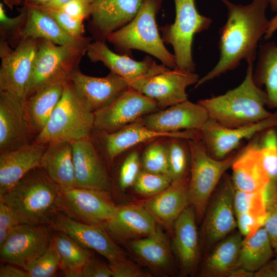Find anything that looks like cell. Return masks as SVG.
<instances>
[{
  "instance_id": "obj_1",
  "label": "cell",
  "mask_w": 277,
  "mask_h": 277,
  "mask_svg": "<svg viewBox=\"0 0 277 277\" xmlns=\"http://www.w3.org/2000/svg\"><path fill=\"white\" fill-rule=\"evenodd\" d=\"M221 1L227 8V19L219 31L220 58L215 66L199 79L195 88L234 69L243 60L253 63L258 43L269 26L266 16L268 0H252L247 5Z\"/></svg>"
},
{
  "instance_id": "obj_2",
  "label": "cell",
  "mask_w": 277,
  "mask_h": 277,
  "mask_svg": "<svg viewBox=\"0 0 277 277\" xmlns=\"http://www.w3.org/2000/svg\"><path fill=\"white\" fill-rule=\"evenodd\" d=\"M59 187L40 167L25 175L4 194L0 201L20 224L51 225L58 213Z\"/></svg>"
},
{
  "instance_id": "obj_3",
  "label": "cell",
  "mask_w": 277,
  "mask_h": 277,
  "mask_svg": "<svg viewBox=\"0 0 277 277\" xmlns=\"http://www.w3.org/2000/svg\"><path fill=\"white\" fill-rule=\"evenodd\" d=\"M247 64L245 77L238 87L224 94L197 102L205 109L209 118L223 126H244L264 120L272 114L265 108L267 98L265 90L254 82L253 63Z\"/></svg>"
},
{
  "instance_id": "obj_4",
  "label": "cell",
  "mask_w": 277,
  "mask_h": 277,
  "mask_svg": "<svg viewBox=\"0 0 277 277\" xmlns=\"http://www.w3.org/2000/svg\"><path fill=\"white\" fill-rule=\"evenodd\" d=\"M162 2L163 0H143L132 20L110 34L107 41L120 54L129 56L132 50H138L155 57L162 64L173 69L176 67L174 55L166 48L156 22Z\"/></svg>"
},
{
  "instance_id": "obj_5",
  "label": "cell",
  "mask_w": 277,
  "mask_h": 277,
  "mask_svg": "<svg viewBox=\"0 0 277 277\" xmlns=\"http://www.w3.org/2000/svg\"><path fill=\"white\" fill-rule=\"evenodd\" d=\"M93 130L94 113L82 103L69 80L59 103L34 142L46 145L56 141L72 142L90 137Z\"/></svg>"
},
{
  "instance_id": "obj_6",
  "label": "cell",
  "mask_w": 277,
  "mask_h": 277,
  "mask_svg": "<svg viewBox=\"0 0 277 277\" xmlns=\"http://www.w3.org/2000/svg\"><path fill=\"white\" fill-rule=\"evenodd\" d=\"M190 168L188 187L190 205L197 223L201 222L209 200L226 171L231 168L238 151L223 160L210 156L200 140H188Z\"/></svg>"
},
{
  "instance_id": "obj_7",
  "label": "cell",
  "mask_w": 277,
  "mask_h": 277,
  "mask_svg": "<svg viewBox=\"0 0 277 277\" xmlns=\"http://www.w3.org/2000/svg\"><path fill=\"white\" fill-rule=\"evenodd\" d=\"M173 1L174 21L160 28L161 37L165 44L171 45L173 49L175 69L194 72L195 64L192 53L193 36L208 29L212 19L199 12L195 0Z\"/></svg>"
},
{
  "instance_id": "obj_8",
  "label": "cell",
  "mask_w": 277,
  "mask_h": 277,
  "mask_svg": "<svg viewBox=\"0 0 277 277\" xmlns=\"http://www.w3.org/2000/svg\"><path fill=\"white\" fill-rule=\"evenodd\" d=\"M87 47L58 45L48 40L38 39V50L26 99L51 84L69 81L78 68Z\"/></svg>"
},
{
  "instance_id": "obj_9",
  "label": "cell",
  "mask_w": 277,
  "mask_h": 277,
  "mask_svg": "<svg viewBox=\"0 0 277 277\" xmlns=\"http://www.w3.org/2000/svg\"><path fill=\"white\" fill-rule=\"evenodd\" d=\"M58 212L86 224L103 225L117 208L109 191L75 187L61 191L56 202Z\"/></svg>"
},
{
  "instance_id": "obj_10",
  "label": "cell",
  "mask_w": 277,
  "mask_h": 277,
  "mask_svg": "<svg viewBox=\"0 0 277 277\" xmlns=\"http://www.w3.org/2000/svg\"><path fill=\"white\" fill-rule=\"evenodd\" d=\"M37 50L38 39H21L12 49L6 39L1 38L0 91L26 100Z\"/></svg>"
},
{
  "instance_id": "obj_11",
  "label": "cell",
  "mask_w": 277,
  "mask_h": 277,
  "mask_svg": "<svg viewBox=\"0 0 277 277\" xmlns=\"http://www.w3.org/2000/svg\"><path fill=\"white\" fill-rule=\"evenodd\" d=\"M54 232L51 225L18 224L0 246L1 260L27 271L49 248Z\"/></svg>"
},
{
  "instance_id": "obj_12",
  "label": "cell",
  "mask_w": 277,
  "mask_h": 277,
  "mask_svg": "<svg viewBox=\"0 0 277 277\" xmlns=\"http://www.w3.org/2000/svg\"><path fill=\"white\" fill-rule=\"evenodd\" d=\"M234 191L231 177L225 173L209 200L202 220L203 239L206 248L209 251L237 228Z\"/></svg>"
},
{
  "instance_id": "obj_13",
  "label": "cell",
  "mask_w": 277,
  "mask_h": 277,
  "mask_svg": "<svg viewBox=\"0 0 277 277\" xmlns=\"http://www.w3.org/2000/svg\"><path fill=\"white\" fill-rule=\"evenodd\" d=\"M199 80V75L194 72L168 68L130 82L129 86L154 100L159 108L165 109L187 100L186 88Z\"/></svg>"
},
{
  "instance_id": "obj_14",
  "label": "cell",
  "mask_w": 277,
  "mask_h": 277,
  "mask_svg": "<svg viewBox=\"0 0 277 277\" xmlns=\"http://www.w3.org/2000/svg\"><path fill=\"white\" fill-rule=\"evenodd\" d=\"M274 126H277V111L259 122L235 128L223 126L209 118L197 132L199 140L209 154L223 160L234 152L244 140H250L263 130Z\"/></svg>"
},
{
  "instance_id": "obj_15",
  "label": "cell",
  "mask_w": 277,
  "mask_h": 277,
  "mask_svg": "<svg viewBox=\"0 0 277 277\" xmlns=\"http://www.w3.org/2000/svg\"><path fill=\"white\" fill-rule=\"evenodd\" d=\"M158 108L154 100L129 87L109 105L94 112V129L102 132L117 130Z\"/></svg>"
},
{
  "instance_id": "obj_16",
  "label": "cell",
  "mask_w": 277,
  "mask_h": 277,
  "mask_svg": "<svg viewBox=\"0 0 277 277\" xmlns=\"http://www.w3.org/2000/svg\"><path fill=\"white\" fill-rule=\"evenodd\" d=\"M35 137L25 100L11 92L0 91V152L31 144Z\"/></svg>"
},
{
  "instance_id": "obj_17",
  "label": "cell",
  "mask_w": 277,
  "mask_h": 277,
  "mask_svg": "<svg viewBox=\"0 0 277 277\" xmlns=\"http://www.w3.org/2000/svg\"><path fill=\"white\" fill-rule=\"evenodd\" d=\"M69 81L82 103L93 113L109 105L129 88L127 81L111 72L104 77H94L77 68L71 73Z\"/></svg>"
},
{
  "instance_id": "obj_18",
  "label": "cell",
  "mask_w": 277,
  "mask_h": 277,
  "mask_svg": "<svg viewBox=\"0 0 277 277\" xmlns=\"http://www.w3.org/2000/svg\"><path fill=\"white\" fill-rule=\"evenodd\" d=\"M86 54L91 62H102L111 72L128 83L168 69L163 64H157L149 56L145 57L142 61H137L129 55L116 53L110 50L104 41L91 42L88 46Z\"/></svg>"
},
{
  "instance_id": "obj_19",
  "label": "cell",
  "mask_w": 277,
  "mask_h": 277,
  "mask_svg": "<svg viewBox=\"0 0 277 277\" xmlns=\"http://www.w3.org/2000/svg\"><path fill=\"white\" fill-rule=\"evenodd\" d=\"M51 226L54 231L67 234L82 247L96 251L109 262L124 256L103 225L80 222L58 212Z\"/></svg>"
},
{
  "instance_id": "obj_20",
  "label": "cell",
  "mask_w": 277,
  "mask_h": 277,
  "mask_svg": "<svg viewBox=\"0 0 277 277\" xmlns=\"http://www.w3.org/2000/svg\"><path fill=\"white\" fill-rule=\"evenodd\" d=\"M143 0H93L90 31L95 41L107 37L126 26L137 13Z\"/></svg>"
},
{
  "instance_id": "obj_21",
  "label": "cell",
  "mask_w": 277,
  "mask_h": 277,
  "mask_svg": "<svg viewBox=\"0 0 277 277\" xmlns=\"http://www.w3.org/2000/svg\"><path fill=\"white\" fill-rule=\"evenodd\" d=\"M71 144L75 187L109 192L108 173L90 137Z\"/></svg>"
},
{
  "instance_id": "obj_22",
  "label": "cell",
  "mask_w": 277,
  "mask_h": 277,
  "mask_svg": "<svg viewBox=\"0 0 277 277\" xmlns=\"http://www.w3.org/2000/svg\"><path fill=\"white\" fill-rule=\"evenodd\" d=\"M209 118L200 104L188 100L148 114L142 122L148 128L160 132H175L200 130Z\"/></svg>"
},
{
  "instance_id": "obj_23",
  "label": "cell",
  "mask_w": 277,
  "mask_h": 277,
  "mask_svg": "<svg viewBox=\"0 0 277 277\" xmlns=\"http://www.w3.org/2000/svg\"><path fill=\"white\" fill-rule=\"evenodd\" d=\"M102 142L107 158L113 161L120 154L134 146L160 137L196 140V130L163 132L146 127L140 119L117 130L103 132Z\"/></svg>"
},
{
  "instance_id": "obj_24",
  "label": "cell",
  "mask_w": 277,
  "mask_h": 277,
  "mask_svg": "<svg viewBox=\"0 0 277 277\" xmlns=\"http://www.w3.org/2000/svg\"><path fill=\"white\" fill-rule=\"evenodd\" d=\"M189 182V176L172 181L166 189L143 205L157 224L172 233L175 222L190 205Z\"/></svg>"
},
{
  "instance_id": "obj_25",
  "label": "cell",
  "mask_w": 277,
  "mask_h": 277,
  "mask_svg": "<svg viewBox=\"0 0 277 277\" xmlns=\"http://www.w3.org/2000/svg\"><path fill=\"white\" fill-rule=\"evenodd\" d=\"M196 223L194 210L189 205L173 225L172 249L184 275L194 272L200 259V242Z\"/></svg>"
},
{
  "instance_id": "obj_26",
  "label": "cell",
  "mask_w": 277,
  "mask_h": 277,
  "mask_svg": "<svg viewBox=\"0 0 277 277\" xmlns=\"http://www.w3.org/2000/svg\"><path fill=\"white\" fill-rule=\"evenodd\" d=\"M47 145L33 142L0 152V195L32 170L40 167Z\"/></svg>"
},
{
  "instance_id": "obj_27",
  "label": "cell",
  "mask_w": 277,
  "mask_h": 277,
  "mask_svg": "<svg viewBox=\"0 0 277 277\" xmlns=\"http://www.w3.org/2000/svg\"><path fill=\"white\" fill-rule=\"evenodd\" d=\"M232 183L236 189L245 192L264 190L269 179L262 166L257 134L241 149L231 167Z\"/></svg>"
},
{
  "instance_id": "obj_28",
  "label": "cell",
  "mask_w": 277,
  "mask_h": 277,
  "mask_svg": "<svg viewBox=\"0 0 277 277\" xmlns=\"http://www.w3.org/2000/svg\"><path fill=\"white\" fill-rule=\"evenodd\" d=\"M157 224L142 205L117 206L113 216L104 225L114 241L145 237L155 232Z\"/></svg>"
},
{
  "instance_id": "obj_29",
  "label": "cell",
  "mask_w": 277,
  "mask_h": 277,
  "mask_svg": "<svg viewBox=\"0 0 277 277\" xmlns=\"http://www.w3.org/2000/svg\"><path fill=\"white\" fill-rule=\"evenodd\" d=\"M27 19L18 37L21 39L33 38L48 40L58 45L87 47L92 38L76 37L64 31L50 16L39 7L25 4Z\"/></svg>"
},
{
  "instance_id": "obj_30",
  "label": "cell",
  "mask_w": 277,
  "mask_h": 277,
  "mask_svg": "<svg viewBox=\"0 0 277 277\" xmlns=\"http://www.w3.org/2000/svg\"><path fill=\"white\" fill-rule=\"evenodd\" d=\"M40 168L59 187L61 191L75 187L71 142L56 141L47 144Z\"/></svg>"
},
{
  "instance_id": "obj_31",
  "label": "cell",
  "mask_w": 277,
  "mask_h": 277,
  "mask_svg": "<svg viewBox=\"0 0 277 277\" xmlns=\"http://www.w3.org/2000/svg\"><path fill=\"white\" fill-rule=\"evenodd\" d=\"M243 236L234 230L218 242L209 251L202 267L203 277H229L232 270L239 267Z\"/></svg>"
},
{
  "instance_id": "obj_32",
  "label": "cell",
  "mask_w": 277,
  "mask_h": 277,
  "mask_svg": "<svg viewBox=\"0 0 277 277\" xmlns=\"http://www.w3.org/2000/svg\"><path fill=\"white\" fill-rule=\"evenodd\" d=\"M130 246L135 255L151 269L162 273L171 272L172 248L160 225L151 235L133 240Z\"/></svg>"
},
{
  "instance_id": "obj_33",
  "label": "cell",
  "mask_w": 277,
  "mask_h": 277,
  "mask_svg": "<svg viewBox=\"0 0 277 277\" xmlns=\"http://www.w3.org/2000/svg\"><path fill=\"white\" fill-rule=\"evenodd\" d=\"M67 82L47 85L25 100L29 121L36 136L44 128L59 103Z\"/></svg>"
},
{
  "instance_id": "obj_34",
  "label": "cell",
  "mask_w": 277,
  "mask_h": 277,
  "mask_svg": "<svg viewBox=\"0 0 277 277\" xmlns=\"http://www.w3.org/2000/svg\"><path fill=\"white\" fill-rule=\"evenodd\" d=\"M51 243L60 258V270L65 276L82 277L83 270L92 256L91 253L72 238L55 231Z\"/></svg>"
},
{
  "instance_id": "obj_35",
  "label": "cell",
  "mask_w": 277,
  "mask_h": 277,
  "mask_svg": "<svg viewBox=\"0 0 277 277\" xmlns=\"http://www.w3.org/2000/svg\"><path fill=\"white\" fill-rule=\"evenodd\" d=\"M253 78L259 87L264 86L267 106L277 108V45L274 42L261 46Z\"/></svg>"
},
{
  "instance_id": "obj_36",
  "label": "cell",
  "mask_w": 277,
  "mask_h": 277,
  "mask_svg": "<svg viewBox=\"0 0 277 277\" xmlns=\"http://www.w3.org/2000/svg\"><path fill=\"white\" fill-rule=\"evenodd\" d=\"M274 254L268 233L262 227L252 236L243 239L239 267L254 273L272 259Z\"/></svg>"
},
{
  "instance_id": "obj_37",
  "label": "cell",
  "mask_w": 277,
  "mask_h": 277,
  "mask_svg": "<svg viewBox=\"0 0 277 277\" xmlns=\"http://www.w3.org/2000/svg\"><path fill=\"white\" fill-rule=\"evenodd\" d=\"M261 161L269 182L277 184V126L257 134Z\"/></svg>"
},
{
  "instance_id": "obj_38",
  "label": "cell",
  "mask_w": 277,
  "mask_h": 277,
  "mask_svg": "<svg viewBox=\"0 0 277 277\" xmlns=\"http://www.w3.org/2000/svg\"><path fill=\"white\" fill-rule=\"evenodd\" d=\"M185 138H171L167 147L169 175L172 181L189 176L190 152L188 141Z\"/></svg>"
},
{
  "instance_id": "obj_39",
  "label": "cell",
  "mask_w": 277,
  "mask_h": 277,
  "mask_svg": "<svg viewBox=\"0 0 277 277\" xmlns=\"http://www.w3.org/2000/svg\"><path fill=\"white\" fill-rule=\"evenodd\" d=\"M233 203L235 215L248 213L267 216L264 190L257 192H245L235 188Z\"/></svg>"
},
{
  "instance_id": "obj_40",
  "label": "cell",
  "mask_w": 277,
  "mask_h": 277,
  "mask_svg": "<svg viewBox=\"0 0 277 277\" xmlns=\"http://www.w3.org/2000/svg\"><path fill=\"white\" fill-rule=\"evenodd\" d=\"M172 180L168 175L141 171L133 186L134 191L144 196H154L166 189Z\"/></svg>"
},
{
  "instance_id": "obj_41",
  "label": "cell",
  "mask_w": 277,
  "mask_h": 277,
  "mask_svg": "<svg viewBox=\"0 0 277 277\" xmlns=\"http://www.w3.org/2000/svg\"><path fill=\"white\" fill-rule=\"evenodd\" d=\"M142 164L144 170L169 176L167 147L157 142L150 144L143 154Z\"/></svg>"
},
{
  "instance_id": "obj_42",
  "label": "cell",
  "mask_w": 277,
  "mask_h": 277,
  "mask_svg": "<svg viewBox=\"0 0 277 277\" xmlns=\"http://www.w3.org/2000/svg\"><path fill=\"white\" fill-rule=\"evenodd\" d=\"M60 269V258L51 243L47 250L28 268L29 277H52Z\"/></svg>"
},
{
  "instance_id": "obj_43",
  "label": "cell",
  "mask_w": 277,
  "mask_h": 277,
  "mask_svg": "<svg viewBox=\"0 0 277 277\" xmlns=\"http://www.w3.org/2000/svg\"><path fill=\"white\" fill-rule=\"evenodd\" d=\"M52 17L60 26L72 36H84L85 27L83 21L76 19L58 9H51L37 6Z\"/></svg>"
},
{
  "instance_id": "obj_44",
  "label": "cell",
  "mask_w": 277,
  "mask_h": 277,
  "mask_svg": "<svg viewBox=\"0 0 277 277\" xmlns=\"http://www.w3.org/2000/svg\"><path fill=\"white\" fill-rule=\"evenodd\" d=\"M141 160L138 153H130L123 162L119 172L118 182L121 189L125 190L133 185L140 172Z\"/></svg>"
},
{
  "instance_id": "obj_45",
  "label": "cell",
  "mask_w": 277,
  "mask_h": 277,
  "mask_svg": "<svg viewBox=\"0 0 277 277\" xmlns=\"http://www.w3.org/2000/svg\"><path fill=\"white\" fill-rule=\"evenodd\" d=\"M27 10L24 7L20 13L15 17H9L4 8L3 3H0L1 38L6 39L8 36L18 35L27 19Z\"/></svg>"
},
{
  "instance_id": "obj_46",
  "label": "cell",
  "mask_w": 277,
  "mask_h": 277,
  "mask_svg": "<svg viewBox=\"0 0 277 277\" xmlns=\"http://www.w3.org/2000/svg\"><path fill=\"white\" fill-rule=\"evenodd\" d=\"M238 230L244 238L251 236L264 226L267 216L244 213L236 214Z\"/></svg>"
},
{
  "instance_id": "obj_47",
  "label": "cell",
  "mask_w": 277,
  "mask_h": 277,
  "mask_svg": "<svg viewBox=\"0 0 277 277\" xmlns=\"http://www.w3.org/2000/svg\"><path fill=\"white\" fill-rule=\"evenodd\" d=\"M113 277H148L150 274L143 271L125 256L109 262Z\"/></svg>"
},
{
  "instance_id": "obj_48",
  "label": "cell",
  "mask_w": 277,
  "mask_h": 277,
  "mask_svg": "<svg viewBox=\"0 0 277 277\" xmlns=\"http://www.w3.org/2000/svg\"><path fill=\"white\" fill-rule=\"evenodd\" d=\"M266 207L267 217L263 227L273 248L277 244V194L266 203Z\"/></svg>"
},
{
  "instance_id": "obj_49",
  "label": "cell",
  "mask_w": 277,
  "mask_h": 277,
  "mask_svg": "<svg viewBox=\"0 0 277 277\" xmlns=\"http://www.w3.org/2000/svg\"><path fill=\"white\" fill-rule=\"evenodd\" d=\"M19 224L7 205L0 201V246Z\"/></svg>"
},
{
  "instance_id": "obj_50",
  "label": "cell",
  "mask_w": 277,
  "mask_h": 277,
  "mask_svg": "<svg viewBox=\"0 0 277 277\" xmlns=\"http://www.w3.org/2000/svg\"><path fill=\"white\" fill-rule=\"evenodd\" d=\"M92 2L77 0L70 3L58 9L76 19L84 22L85 19L90 16Z\"/></svg>"
},
{
  "instance_id": "obj_51",
  "label": "cell",
  "mask_w": 277,
  "mask_h": 277,
  "mask_svg": "<svg viewBox=\"0 0 277 277\" xmlns=\"http://www.w3.org/2000/svg\"><path fill=\"white\" fill-rule=\"evenodd\" d=\"M112 272L109 265L101 262L92 256L84 267L82 277H111Z\"/></svg>"
},
{
  "instance_id": "obj_52",
  "label": "cell",
  "mask_w": 277,
  "mask_h": 277,
  "mask_svg": "<svg viewBox=\"0 0 277 277\" xmlns=\"http://www.w3.org/2000/svg\"><path fill=\"white\" fill-rule=\"evenodd\" d=\"M9 264L0 267V277H29L27 271L18 266Z\"/></svg>"
},
{
  "instance_id": "obj_53",
  "label": "cell",
  "mask_w": 277,
  "mask_h": 277,
  "mask_svg": "<svg viewBox=\"0 0 277 277\" xmlns=\"http://www.w3.org/2000/svg\"><path fill=\"white\" fill-rule=\"evenodd\" d=\"M254 273V277H277V255Z\"/></svg>"
},
{
  "instance_id": "obj_54",
  "label": "cell",
  "mask_w": 277,
  "mask_h": 277,
  "mask_svg": "<svg viewBox=\"0 0 277 277\" xmlns=\"http://www.w3.org/2000/svg\"><path fill=\"white\" fill-rule=\"evenodd\" d=\"M77 0H51L46 4L39 6L47 8L60 9L65 5ZM89 2H92L93 0H84Z\"/></svg>"
},
{
  "instance_id": "obj_55",
  "label": "cell",
  "mask_w": 277,
  "mask_h": 277,
  "mask_svg": "<svg viewBox=\"0 0 277 277\" xmlns=\"http://www.w3.org/2000/svg\"><path fill=\"white\" fill-rule=\"evenodd\" d=\"M254 277V273L242 267H238L230 273L229 277Z\"/></svg>"
},
{
  "instance_id": "obj_56",
  "label": "cell",
  "mask_w": 277,
  "mask_h": 277,
  "mask_svg": "<svg viewBox=\"0 0 277 277\" xmlns=\"http://www.w3.org/2000/svg\"><path fill=\"white\" fill-rule=\"evenodd\" d=\"M277 30V14L269 20V26L267 30L264 35L266 40L269 39L272 37L274 32Z\"/></svg>"
},
{
  "instance_id": "obj_57",
  "label": "cell",
  "mask_w": 277,
  "mask_h": 277,
  "mask_svg": "<svg viewBox=\"0 0 277 277\" xmlns=\"http://www.w3.org/2000/svg\"><path fill=\"white\" fill-rule=\"evenodd\" d=\"M51 0H23L25 4L32 6H42Z\"/></svg>"
},
{
  "instance_id": "obj_58",
  "label": "cell",
  "mask_w": 277,
  "mask_h": 277,
  "mask_svg": "<svg viewBox=\"0 0 277 277\" xmlns=\"http://www.w3.org/2000/svg\"><path fill=\"white\" fill-rule=\"evenodd\" d=\"M8 7L12 9L14 7L21 4L23 0H2Z\"/></svg>"
},
{
  "instance_id": "obj_59",
  "label": "cell",
  "mask_w": 277,
  "mask_h": 277,
  "mask_svg": "<svg viewBox=\"0 0 277 277\" xmlns=\"http://www.w3.org/2000/svg\"><path fill=\"white\" fill-rule=\"evenodd\" d=\"M269 4L273 11H277V0H268Z\"/></svg>"
},
{
  "instance_id": "obj_60",
  "label": "cell",
  "mask_w": 277,
  "mask_h": 277,
  "mask_svg": "<svg viewBox=\"0 0 277 277\" xmlns=\"http://www.w3.org/2000/svg\"><path fill=\"white\" fill-rule=\"evenodd\" d=\"M274 254L277 255V244L273 247Z\"/></svg>"
}]
</instances>
